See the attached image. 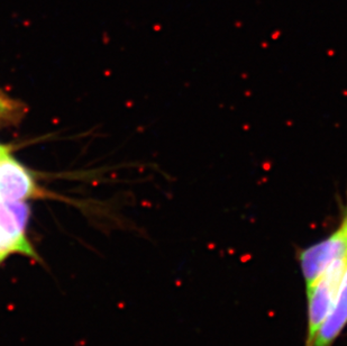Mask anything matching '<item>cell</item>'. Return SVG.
Returning <instances> with one entry per match:
<instances>
[{
	"instance_id": "cell-1",
	"label": "cell",
	"mask_w": 347,
	"mask_h": 346,
	"mask_svg": "<svg viewBox=\"0 0 347 346\" xmlns=\"http://www.w3.org/2000/svg\"><path fill=\"white\" fill-rule=\"evenodd\" d=\"M347 264V256L336 260L318 278L305 287L307 335L305 346H311L317 333L328 316Z\"/></svg>"
},
{
	"instance_id": "cell-2",
	"label": "cell",
	"mask_w": 347,
	"mask_h": 346,
	"mask_svg": "<svg viewBox=\"0 0 347 346\" xmlns=\"http://www.w3.org/2000/svg\"><path fill=\"white\" fill-rule=\"evenodd\" d=\"M29 208L25 201L0 200V263L12 254L36 259L27 238Z\"/></svg>"
},
{
	"instance_id": "cell-3",
	"label": "cell",
	"mask_w": 347,
	"mask_h": 346,
	"mask_svg": "<svg viewBox=\"0 0 347 346\" xmlns=\"http://www.w3.org/2000/svg\"><path fill=\"white\" fill-rule=\"evenodd\" d=\"M37 191L33 174L12 157L8 147L0 152V200L25 201Z\"/></svg>"
},
{
	"instance_id": "cell-4",
	"label": "cell",
	"mask_w": 347,
	"mask_h": 346,
	"mask_svg": "<svg viewBox=\"0 0 347 346\" xmlns=\"http://www.w3.org/2000/svg\"><path fill=\"white\" fill-rule=\"evenodd\" d=\"M347 326V264L339 289L328 316L317 333L311 346H332Z\"/></svg>"
},
{
	"instance_id": "cell-5",
	"label": "cell",
	"mask_w": 347,
	"mask_h": 346,
	"mask_svg": "<svg viewBox=\"0 0 347 346\" xmlns=\"http://www.w3.org/2000/svg\"><path fill=\"white\" fill-rule=\"evenodd\" d=\"M17 110V103L0 93V118L8 117Z\"/></svg>"
},
{
	"instance_id": "cell-6",
	"label": "cell",
	"mask_w": 347,
	"mask_h": 346,
	"mask_svg": "<svg viewBox=\"0 0 347 346\" xmlns=\"http://www.w3.org/2000/svg\"><path fill=\"white\" fill-rule=\"evenodd\" d=\"M5 148H7V147H6V146H2V147L0 148V152H2V151H4Z\"/></svg>"
},
{
	"instance_id": "cell-7",
	"label": "cell",
	"mask_w": 347,
	"mask_h": 346,
	"mask_svg": "<svg viewBox=\"0 0 347 346\" xmlns=\"http://www.w3.org/2000/svg\"><path fill=\"white\" fill-rule=\"evenodd\" d=\"M2 146H4V145H1V144H0V148H1V147H2Z\"/></svg>"
}]
</instances>
